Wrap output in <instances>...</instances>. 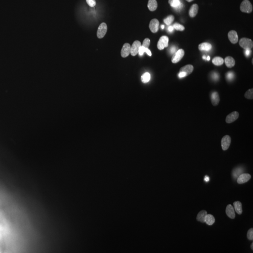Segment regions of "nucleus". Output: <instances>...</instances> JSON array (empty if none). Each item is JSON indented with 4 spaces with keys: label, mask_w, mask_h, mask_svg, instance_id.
I'll list each match as a JSON object with an SVG mask.
<instances>
[{
    "label": "nucleus",
    "mask_w": 253,
    "mask_h": 253,
    "mask_svg": "<svg viewBox=\"0 0 253 253\" xmlns=\"http://www.w3.org/2000/svg\"><path fill=\"white\" fill-rule=\"evenodd\" d=\"M215 61V53L211 46L206 45L200 49L194 62V73L198 77L206 76Z\"/></svg>",
    "instance_id": "1"
},
{
    "label": "nucleus",
    "mask_w": 253,
    "mask_h": 253,
    "mask_svg": "<svg viewBox=\"0 0 253 253\" xmlns=\"http://www.w3.org/2000/svg\"><path fill=\"white\" fill-rule=\"evenodd\" d=\"M242 111L246 116L253 115V86H251L245 94L242 101Z\"/></svg>",
    "instance_id": "2"
},
{
    "label": "nucleus",
    "mask_w": 253,
    "mask_h": 253,
    "mask_svg": "<svg viewBox=\"0 0 253 253\" xmlns=\"http://www.w3.org/2000/svg\"><path fill=\"white\" fill-rule=\"evenodd\" d=\"M174 8L182 14L189 13L192 9V4L190 0H172Z\"/></svg>",
    "instance_id": "3"
}]
</instances>
